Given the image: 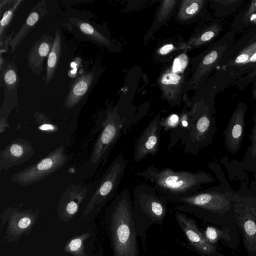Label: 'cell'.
<instances>
[{
	"label": "cell",
	"mask_w": 256,
	"mask_h": 256,
	"mask_svg": "<svg viewBox=\"0 0 256 256\" xmlns=\"http://www.w3.org/2000/svg\"><path fill=\"white\" fill-rule=\"evenodd\" d=\"M34 153L32 143L24 138L12 141L0 151V170H6L28 160Z\"/></svg>",
	"instance_id": "7c38bea8"
},
{
	"label": "cell",
	"mask_w": 256,
	"mask_h": 256,
	"mask_svg": "<svg viewBox=\"0 0 256 256\" xmlns=\"http://www.w3.org/2000/svg\"><path fill=\"white\" fill-rule=\"evenodd\" d=\"M237 222L244 235V244L249 252H256V207L247 200L235 202Z\"/></svg>",
	"instance_id": "8fae6325"
},
{
	"label": "cell",
	"mask_w": 256,
	"mask_h": 256,
	"mask_svg": "<svg viewBox=\"0 0 256 256\" xmlns=\"http://www.w3.org/2000/svg\"><path fill=\"white\" fill-rule=\"evenodd\" d=\"M188 62V58L185 54H180L174 59L172 71L178 74L182 73L186 68Z\"/></svg>",
	"instance_id": "f1b7e54d"
},
{
	"label": "cell",
	"mask_w": 256,
	"mask_h": 256,
	"mask_svg": "<svg viewBox=\"0 0 256 256\" xmlns=\"http://www.w3.org/2000/svg\"><path fill=\"white\" fill-rule=\"evenodd\" d=\"M54 38L44 34L36 41L29 50L27 56L28 66L32 72L40 76L45 58L52 50Z\"/></svg>",
	"instance_id": "5bb4252c"
},
{
	"label": "cell",
	"mask_w": 256,
	"mask_h": 256,
	"mask_svg": "<svg viewBox=\"0 0 256 256\" xmlns=\"http://www.w3.org/2000/svg\"><path fill=\"white\" fill-rule=\"evenodd\" d=\"M256 50V40L244 48L234 60L230 65L231 66H242L250 57Z\"/></svg>",
	"instance_id": "4316f807"
},
{
	"label": "cell",
	"mask_w": 256,
	"mask_h": 256,
	"mask_svg": "<svg viewBox=\"0 0 256 256\" xmlns=\"http://www.w3.org/2000/svg\"><path fill=\"white\" fill-rule=\"evenodd\" d=\"M68 20L75 28L76 35H80V38L87 40L94 44L110 48L111 42L110 40L98 32L89 22L76 18H70Z\"/></svg>",
	"instance_id": "ac0fdd59"
},
{
	"label": "cell",
	"mask_w": 256,
	"mask_h": 256,
	"mask_svg": "<svg viewBox=\"0 0 256 256\" xmlns=\"http://www.w3.org/2000/svg\"><path fill=\"white\" fill-rule=\"evenodd\" d=\"M88 187L72 184L64 192L62 198L67 201L66 210L68 214H73L76 212L78 203L88 192Z\"/></svg>",
	"instance_id": "ffe728a7"
},
{
	"label": "cell",
	"mask_w": 256,
	"mask_h": 256,
	"mask_svg": "<svg viewBox=\"0 0 256 256\" xmlns=\"http://www.w3.org/2000/svg\"><path fill=\"white\" fill-rule=\"evenodd\" d=\"M14 0H1L0 2V8L2 9L4 6L6 4H9L10 2H12Z\"/></svg>",
	"instance_id": "f35d334b"
},
{
	"label": "cell",
	"mask_w": 256,
	"mask_h": 256,
	"mask_svg": "<svg viewBox=\"0 0 256 256\" xmlns=\"http://www.w3.org/2000/svg\"><path fill=\"white\" fill-rule=\"evenodd\" d=\"M226 46H220L207 53L200 61L194 72L192 81L198 82L215 66L222 57Z\"/></svg>",
	"instance_id": "d6986e66"
},
{
	"label": "cell",
	"mask_w": 256,
	"mask_h": 256,
	"mask_svg": "<svg viewBox=\"0 0 256 256\" xmlns=\"http://www.w3.org/2000/svg\"><path fill=\"white\" fill-rule=\"evenodd\" d=\"M80 239L77 238L71 241L69 244L70 248L72 251H76L78 250L81 246Z\"/></svg>",
	"instance_id": "e575fe53"
},
{
	"label": "cell",
	"mask_w": 256,
	"mask_h": 256,
	"mask_svg": "<svg viewBox=\"0 0 256 256\" xmlns=\"http://www.w3.org/2000/svg\"><path fill=\"white\" fill-rule=\"evenodd\" d=\"M48 12L44 0L39 2L32 10L24 24L13 36L9 43L11 52H14L27 34Z\"/></svg>",
	"instance_id": "9a60e30c"
},
{
	"label": "cell",
	"mask_w": 256,
	"mask_h": 256,
	"mask_svg": "<svg viewBox=\"0 0 256 256\" xmlns=\"http://www.w3.org/2000/svg\"><path fill=\"white\" fill-rule=\"evenodd\" d=\"M62 54V39L60 32L57 28L52 50L48 54L46 75L45 84H48L54 78Z\"/></svg>",
	"instance_id": "44dd1931"
},
{
	"label": "cell",
	"mask_w": 256,
	"mask_h": 256,
	"mask_svg": "<svg viewBox=\"0 0 256 256\" xmlns=\"http://www.w3.org/2000/svg\"><path fill=\"white\" fill-rule=\"evenodd\" d=\"M100 129L91 156L84 166L86 174L92 175L106 161L110 152L120 138L124 128V120L118 108L107 110L100 124Z\"/></svg>",
	"instance_id": "8992f818"
},
{
	"label": "cell",
	"mask_w": 256,
	"mask_h": 256,
	"mask_svg": "<svg viewBox=\"0 0 256 256\" xmlns=\"http://www.w3.org/2000/svg\"><path fill=\"white\" fill-rule=\"evenodd\" d=\"M174 48L172 44H168L162 46L158 50V53L161 55H166L170 52Z\"/></svg>",
	"instance_id": "d6a6232c"
},
{
	"label": "cell",
	"mask_w": 256,
	"mask_h": 256,
	"mask_svg": "<svg viewBox=\"0 0 256 256\" xmlns=\"http://www.w3.org/2000/svg\"><path fill=\"white\" fill-rule=\"evenodd\" d=\"M158 81L163 95L170 104L174 106L178 104L180 102V92L184 84L182 76L172 71L166 72L162 74Z\"/></svg>",
	"instance_id": "2e32d148"
},
{
	"label": "cell",
	"mask_w": 256,
	"mask_h": 256,
	"mask_svg": "<svg viewBox=\"0 0 256 256\" xmlns=\"http://www.w3.org/2000/svg\"><path fill=\"white\" fill-rule=\"evenodd\" d=\"M160 114L156 115L143 130L135 144L134 160L140 162L148 156H154L158 150L162 128Z\"/></svg>",
	"instance_id": "30bf717a"
},
{
	"label": "cell",
	"mask_w": 256,
	"mask_h": 256,
	"mask_svg": "<svg viewBox=\"0 0 256 256\" xmlns=\"http://www.w3.org/2000/svg\"><path fill=\"white\" fill-rule=\"evenodd\" d=\"M246 106L239 104L232 115L224 132V142L226 150L234 154L240 147L244 132V116Z\"/></svg>",
	"instance_id": "4fadbf2b"
},
{
	"label": "cell",
	"mask_w": 256,
	"mask_h": 256,
	"mask_svg": "<svg viewBox=\"0 0 256 256\" xmlns=\"http://www.w3.org/2000/svg\"><path fill=\"white\" fill-rule=\"evenodd\" d=\"M136 175L150 182L160 194L168 198L192 195L199 192L203 184L216 180L210 174L202 170L192 172L158 168L153 164L137 172Z\"/></svg>",
	"instance_id": "6da1fadb"
},
{
	"label": "cell",
	"mask_w": 256,
	"mask_h": 256,
	"mask_svg": "<svg viewBox=\"0 0 256 256\" xmlns=\"http://www.w3.org/2000/svg\"><path fill=\"white\" fill-rule=\"evenodd\" d=\"M222 28L218 24H213L192 38L190 44L198 46L206 44L213 40L221 30Z\"/></svg>",
	"instance_id": "d4e9b609"
},
{
	"label": "cell",
	"mask_w": 256,
	"mask_h": 256,
	"mask_svg": "<svg viewBox=\"0 0 256 256\" xmlns=\"http://www.w3.org/2000/svg\"><path fill=\"white\" fill-rule=\"evenodd\" d=\"M128 162L122 154L114 158L98 181L90 205L104 206L114 196L124 176Z\"/></svg>",
	"instance_id": "ba28073f"
},
{
	"label": "cell",
	"mask_w": 256,
	"mask_h": 256,
	"mask_svg": "<svg viewBox=\"0 0 256 256\" xmlns=\"http://www.w3.org/2000/svg\"><path fill=\"white\" fill-rule=\"evenodd\" d=\"M254 126L251 137V146L249 148V153L256 162V114L254 118Z\"/></svg>",
	"instance_id": "4dcf8cb0"
},
{
	"label": "cell",
	"mask_w": 256,
	"mask_h": 256,
	"mask_svg": "<svg viewBox=\"0 0 256 256\" xmlns=\"http://www.w3.org/2000/svg\"><path fill=\"white\" fill-rule=\"evenodd\" d=\"M132 199L137 234L146 252L147 231L152 225L162 224L170 201L168 197L160 194L154 186L144 182L135 186Z\"/></svg>",
	"instance_id": "3957f363"
},
{
	"label": "cell",
	"mask_w": 256,
	"mask_h": 256,
	"mask_svg": "<svg viewBox=\"0 0 256 256\" xmlns=\"http://www.w3.org/2000/svg\"><path fill=\"white\" fill-rule=\"evenodd\" d=\"M216 2L220 3V4L224 5V6H228L230 4H234V3H236V2H238V0H216Z\"/></svg>",
	"instance_id": "74e56055"
},
{
	"label": "cell",
	"mask_w": 256,
	"mask_h": 256,
	"mask_svg": "<svg viewBox=\"0 0 256 256\" xmlns=\"http://www.w3.org/2000/svg\"><path fill=\"white\" fill-rule=\"evenodd\" d=\"M180 121V116L176 114H172L165 118H162V127L171 130L175 129L178 126Z\"/></svg>",
	"instance_id": "f546056e"
},
{
	"label": "cell",
	"mask_w": 256,
	"mask_h": 256,
	"mask_svg": "<svg viewBox=\"0 0 256 256\" xmlns=\"http://www.w3.org/2000/svg\"><path fill=\"white\" fill-rule=\"evenodd\" d=\"M170 202L176 204V210L194 215L208 220L212 214H221L229 210L232 198L228 194L216 188L199 191L182 197L168 198Z\"/></svg>",
	"instance_id": "5b68a950"
},
{
	"label": "cell",
	"mask_w": 256,
	"mask_h": 256,
	"mask_svg": "<svg viewBox=\"0 0 256 256\" xmlns=\"http://www.w3.org/2000/svg\"><path fill=\"white\" fill-rule=\"evenodd\" d=\"M68 159L64 146H59L34 164L14 174L11 181L22 186L38 182L62 168Z\"/></svg>",
	"instance_id": "52a82bcc"
},
{
	"label": "cell",
	"mask_w": 256,
	"mask_h": 256,
	"mask_svg": "<svg viewBox=\"0 0 256 256\" xmlns=\"http://www.w3.org/2000/svg\"><path fill=\"white\" fill-rule=\"evenodd\" d=\"M108 210L114 256H138L132 199L127 188L114 198Z\"/></svg>",
	"instance_id": "7a4b0ae2"
},
{
	"label": "cell",
	"mask_w": 256,
	"mask_h": 256,
	"mask_svg": "<svg viewBox=\"0 0 256 256\" xmlns=\"http://www.w3.org/2000/svg\"><path fill=\"white\" fill-rule=\"evenodd\" d=\"M256 13V0H254L251 2V4L246 13V18H248L252 15Z\"/></svg>",
	"instance_id": "836d02e7"
},
{
	"label": "cell",
	"mask_w": 256,
	"mask_h": 256,
	"mask_svg": "<svg viewBox=\"0 0 256 256\" xmlns=\"http://www.w3.org/2000/svg\"><path fill=\"white\" fill-rule=\"evenodd\" d=\"M174 216L192 249L202 256H220L214 244L206 240L194 219L178 210H176Z\"/></svg>",
	"instance_id": "9c48e42d"
},
{
	"label": "cell",
	"mask_w": 256,
	"mask_h": 256,
	"mask_svg": "<svg viewBox=\"0 0 256 256\" xmlns=\"http://www.w3.org/2000/svg\"><path fill=\"white\" fill-rule=\"evenodd\" d=\"M2 74L4 96L8 97L12 92H16L19 83V77L16 64L14 62H9L4 68Z\"/></svg>",
	"instance_id": "7402d4cb"
},
{
	"label": "cell",
	"mask_w": 256,
	"mask_h": 256,
	"mask_svg": "<svg viewBox=\"0 0 256 256\" xmlns=\"http://www.w3.org/2000/svg\"><path fill=\"white\" fill-rule=\"evenodd\" d=\"M22 2V0H14L12 6L3 14L0 22V48L3 47L4 48L7 40L6 37L7 30L16 10Z\"/></svg>",
	"instance_id": "cb8c5ba5"
},
{
	"label": "cell",
	"mask_w": 256,
	"mask_h": 256,
	"mask_svg": "<svg viewBox=\"0 0 256 256\" xmlns=\"http://www.w3.org/2000/svg\"><path fill=\"white\" fill-rule=\"evenodd\" d=\"M206 240L214 244L220 239H230L228 232L213 226H208L203 232Z\"/></svg>",
	"instance_id": "83f0119b"
},
{
	"label": "cell",
	"mask_w": 256,
	"mask_h": 256,
	"mask_svg": "<svg viewBox=\"0 0 256 256\" xmlns=\"http://www.w3.org/2000/svg\"><path fill=\"white\" fill-rule=\"evenodd\" d=\"M204 2L202 0L182 1L178 11V19L182 20H188L194 18L200 12Z\"/></svg>",
	"instance_id": "603a6c76"
},
{
	"label": "cell",
	"mask_w": 256,
	"mask_h": 256,
	"mask_svg": "<svg viewBox=\"0 0 256 256\" xmlns=\"http://www.w3.org/2000/svg\"><path fill=\"white\" fill-rule=\"evenodd\" d=\"M30 224V220L29 218L26 217L22 218L18 222V226L22 228L28 226Z\"/></svg>",
	"instance_id": "d590c367"
},
{
	"label": "cell",
	"mask_w": 256,
	"mask_h": 256,
	"mask_svg": "<svg viewBox=\"0 0 256 256\" xmlns=\"http://www.w3.org/2000/svg\"><path fill=\"white\" fill-rule=\"evenodd\" d=\"M94 77L93 72H84L73 82L64 102L66 108H72L81 101L90 88Z\"/></svg>",
	"instance_id": "e0dca14e"
},
{
	"label": "cell",
	"mask_w": 256,
	"mask_h": 256,
	"mask_svg": "<svg viewBox=\"0 0 256 256\" xmlns=\"http://www.w3.org/2000/svg\"><path fill=\"white\" fill-rule=\"evenodd\" d=\"M188 112L189 128L182 144L184 153L196 155L212 142L217 130L215 110L212 102L201 100Z\"/></svg>",
	"instance_id": "277c9868"
},
{
	"label": "cell",
	"mask_w": 256,
	"mask_h": 256,
	"mask_svg": "<svg viewBox=\"0 0 256 256\" xmlns=\"http://www.w3.org/2000/svg\"><path fill=\"white\" fill-rule=\"evenodd\" d=\"M36 122L38 124V130L48 133H55L58 130V127L54 124L44 114L38 111L34 114Z\"/></svg>",
	"instance_id": "484cf974"
},
{
	"label": "cell",
	"mask_w": 256,
	"mask_h": 256,
	"mask_svg": "<svg viewBox=\"0 0 256 256\" xmlns=\"http://www.w3.org/2000/svg\"><path fill=\"white\" fill-rule=\"evenodd\" d=\"M254 96L255 98H256V90L254 91Z\"/></svg>",
	"instance_id": "b9f144b4"
},
{
	"label": "cell",
	"mask_w": 256,
	"mask_h": 256,
	"mask_svg": "<svg viewBox=\"0 0 256 256\" xmlns=\"http://www.w3.org/2000/svg\"><path fill=\"white\" fill-rule=\"evenodd\" d=\"M81 63V58H76L71 64V66L73 68L72 70L68 71V74L70 77L73 78L76 76V71L78 68Z\"/></svg>",
	"instance_id": "1f68e13d"
},
{
	"label": "cell",
	"mask_w": 256,
	"mask_h": 256,
	"mask_svg": "<svg viewBox=\"0 0 256 256\" xmlns=\"http://www.w3.org/2000/svg\"><path fill=\"white\" fill-rule=\"evenodd\" d=\"M254 62H256V50L250 56V57L248 59V60L244 64H242V66H246Z\"/></svg>",
	"instance_id": "8d00e7d4"
},
{
	"label": "cell",
	"mask_w": 256,
	"mask_h": 256,
	"mask_svg": "<svg viewBox=\"0 0 256 256\" xmlns=\"http://www.w3.org/2000/svg\"><path fill=\"white\" fill-rule=\"evenodd\" d=\"M4 64V58L2 56V54H0V72H2L3 65Z\"/></svg>",
	"instance_id": "ab89813d"
},
{
	"label": "cell",
	"mask_w": 256,
	"mask_h": 256,
	"mask_svg": "<svg viewBox=\"0 0 256 256\" xmlns=\"http://www.w3.org/2000/svg\"><path fill=\"white\" fill-rule=\"evenodd\" d=\"M248 78H250L256 76V66L252 70V72L249 74L248 75Z\"/></svg>",
	"instance_id": "60d3db41"
}]
</instances>
